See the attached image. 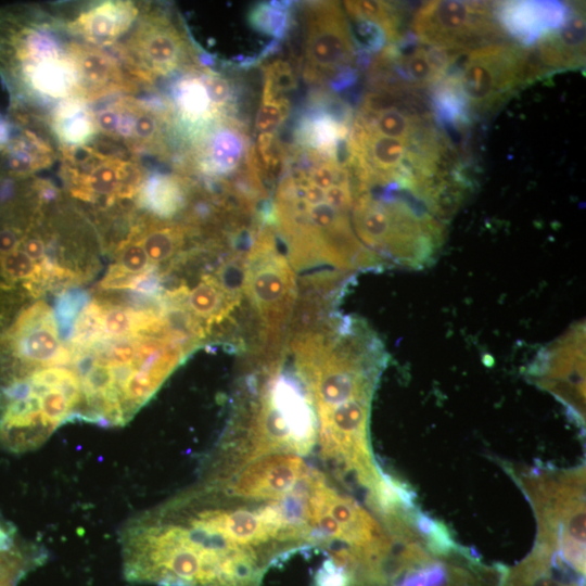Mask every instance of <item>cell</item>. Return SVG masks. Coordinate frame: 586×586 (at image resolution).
<instances>
[{
    "mask_svg": "<svg viewBox=\"0 0 586 586\" xmlns=\"http://www.w3.org/2000/svg\"><path fill=\"white\" fill-rule=\"evenodd\" d=\"M123 573L154 586H262L272 562L234 543L190 487L120 531Z\"/></svg>",
    "mask_w": 586,
    "mask_h": 586,
    "instance_id": "2",
    "label": "cell"
},
{
    "mask_svg": "<svg viewBox=\"0 0 586 586\" xmlns=\"http://www.w3.org/2000/svg\"><path fill=\"white\" fill-rule=\"evenodd\" d=\"M302 456L292 453L269 454L254 459L222 480H205L227 493L254 500H282L311 473Z\"/></svg>",
    "mask_w": 586,
    "mask_h": 586,
    "instance_id": "13",
    "label": "cell"
},
{
    "mask_svg": "<svg viewBox=\"0 0 586 586\" xmlns=\"http://www.w3.org/2000/svg\"><path fill=\"white\" fill-rule=\"evenodd\" d=\"M139 13L140 7L133 1H98L66 20V26L77 39L104 49L116 46L126 36Z\"/></svg>",
    "mask_w": 586,
    "mask_h": 586,
    "instance_id": "15",
    "label": "cell"
},
{
    "mask_svg": "<svg viewBox=\"0 0 586 586\" xmlns=\"http://www.w3.org/2000/svg\"><path fill=\"white\" fill-rule=\"evenodd\" d=\"M548 361L551 362L545 378L548 379L546 387L553 390L555 394L562 397L566 403L576 405L574 398L584 405V333L582 328L572 329L561 342L548 348ZM544 379V380H547ZM577 411V409H576Z\"/></svg>",
    "mask_w": 586,
    "mask_h": 586,
    "instance_id": "19",
    "label": "cell"
},
{
    "mask_svg": "<svg viewBox=\"0 0 586 586\" xmlns=\"http://www.w3.org/2000/svg\"><path fill=\"white\" fill-rule=\"evenodd\" d=\"M314 308L316 319L305 307L309 319L290 327L282 348L314 408L321 459L336 480L370 491L382 477L370 451L368 422L385 352L362 320L318 319V300Z\"/></svg>",
    "mask_w": 586,
    "mask_h": 586,
    "instance_id": "1",
    "label": "cell"
},
{
    "mask_svg": "<svg viewBox=\"0 0 586 586\" xmlns=\"http://www.w3.org/2000/svg\"><path fill=\"white\" fill-rule=\"evenodd\" d=\"M173 105L179 123L192 135L200 138L226 114L216 104L206 80V68L195 65L183 71L171 87Z\"/></svg>",
    "mask_w": 586,
    "mask_h": 586,
    "instance_id": "16",
    "label": "cell"
},
{
    "mask_svg": "<svg viewBox=\"0 0 586 586\" xmlns=\"http://www.w3.org/2000/svg\"><path fill=\"white\" fill-rule=\"evenodd\" d=\"M61 152L71 194L104 208L135 198L145 177L137 162L117 151L105 152L98 144L61 148Z\"/></svg>",
    "mask_w": 586,
    "mask_h": 586,
    "instance_id": "9",
    "label": "cell"
},
{
    "mask_svg": "<svg viewBox=\"0 0 586 586\" xmlns=\"http://www.w3.org/2000/svg\"><path fill=\"white\" fill-rule=\"evenodd\" d=\"M464 56L458 73L449 77L468 110L494 109L537 75L530 51L518 44L493 42L471 49Z\"/></svg>",
    "mask_w": 586,
    "mask_h": 586,
    "instance_id": "8",
    "label": "cell"
},
{
    "mask_svg": "<svg viewBox=\"0 0 586 586\" xmlns=\"http://www.w3.org/2000/svg\"><path fill=\"white\" fill-rule=\"evenodd\" d=\"M523 484L537 513V544L585 575L584 470L527 479Z\"/></svg>",
    "mask_w": 586,
    "mask_h": 586,
    "instance_id": "6",
    "label": "cell"
},
{
    "mask_svg": "<svg viewBox=\"0 0 586 586\" xmlns=\"http://www.w3.org/2000/svg\"><path fill=\"white\" fill-rule=\"evenodd\" d=\"M243 298L256 322L262 360L281 354L298 304L295 272L268 221L258 226L243 258Z\"/></svg>",
    "mask_w": 586,
    "mask_h": 586,
    "instance_id": "5",
    "label": "cell"
},
{
    "mask_svg": "<svg viewBox=\"0 0 586 586\" xmlns=\"http://www.w3.org/2000/svg\"><path fill=\"white\" fill-rule=\"evenodd\" d=\"M119 61L137 81L152 84L157 77L168 76L193 66V49L186 33L158 9L140 8V13L126 39L116 48Z\"/></svg>",
    "mask_w": 586,
    "mask_h": 586,
    "instance_id": "7",
    "label": "cell"
},
{
    "mask_svg": "<svg viewBox=\"0 0 586 586\" xmlns=\"http://www.w3.org/2000/svg\"><path fill=\"white\" fill-rule=\"evenodd\" d=\"M195 155L198 168L206 176H228L240 168L250 146L238 123L221 119L200 138Z\"/></svg>",
    "mask_w": 586,
    "mask_h": 586,
    "instance_id": "18",
    "label": "cell"
},
{
    "mask_svg": "<svg viewBox=\"0 0 586 586\" xmlns=\"http://www.w3.org/2000/svg\"><path fill=\"white\" fill-rule=\"evenodd\" d=\"M66 20L33 5L0 10V75L14 109L27 115L81 99L76 50Z\"/></svg>",
    "mask_w": 586,
    "mask_h": 586,
    "instance_id": "4",
    "label": "cell"
},
{
    "mask_svg": "<svg viewBox=\"0 0 586 586\" xmlns=\"http://www.w3.org/2000/svg\"><path fill=\"white\" fill-rule=\"evenodd\" d=\"M289 112L290 101L286 97L277 95L263 89L255 120V129L258 135H277Z\"/></svg>",
    "mask_w": 586,
    "mask_h": 586,
    "instance_id": "27",
    "label": "cell"
},
{
    "mask_svg": "<svg viewBox=\"0 0 586 586\" xmlns=\"http://www.w3.org/2000/svg\"><path fill=\"white\" fill-rule=\"evenodd\" d=\"M584 577L558 553L536 544L533 551L509 571L507 586H584Z\"/></svg>",
    "mask_w": 586,
    "mask_h": 586,
    "instance_id": "21",
    "label": "cell"
},
{
    "mask_svg": "<svg viewBox=\"0 0 586 586\" xmlns=\"http://www.w3.org/2000/svg\"><path fill=\"white\" fill-rule=\"evenodd\" d=\"M13 126L3 115L0 114V150L11 140Z\"/></svg>",
    "mask_w": 586,
    "mask_h": 586,
    "instance_id": "28",
    "label": "cell"
},
{
    "mask_svg": "<svg viewBox=\"0 0 586 586\" xmlns=\"http://www.w3.org/2000/svg\"><path fill=\"white\" fill-rule=\"evenodd\" d=\"M189 195L187 178L155 171L145 175L135 200L149 217L169 220L187 208Z\"/></svg>",
    "mask_w": 586,
    "mask_h": 586,
    "instance_id": "22",
    "label": "cell"
},
{
    "mask_svg": "<svg viewBox=\"0 0 586 586\" xmlns=\"http://www.w3.org/2000/svg\"><path fill=\"white\" fill-rule=\"evenodd\" d=\"M411 29L418 42L454 52L489 44L502 36L492 7L477 1H428L415 14Z\"/></svg>",
    "mask_w": 586,
    "mask_h": 586,
    "instance_id": "11",
    "label": "cell"
},
{
    "mask_svg": "<svg viewBox=\"0 0 586 586\" xmlns=\"http://www.w3.org/2000/svg\"><path fill=\"white\" fill-rule=\"evenodd\" d=\"M532 60L537 74L545 68L559 69L582 65L585 60L584 17L571 12L559 28L549 31L536 42Z\"/></svg>",
    "mask_w": 586,
    "mask_h": 586,
    "instance_id": "20",
    "label": "cell"
},
{
    "mask_svg": "<svg viewBox=\"0 0 586 586\" xmlns=\"http://www.w3.org/2000/svg\"><path fill=\"white\" fill-rule=\"evenodd\" d=\"M289 2H262L249 13V23L262 34L273 38H283L290 26Z\"/></svg>",
    "mask_w": 586,
    "mask_h": 586,
    "instance_id": "26",
    "label": "cell"
},
{
    "mask_svg": "<svg viewBox=\"0 0 586 586\" xmlns=\"http://www.w3.org/2000/svg\"><path fill=\"white\" fill-rule=\"evenodd\" d=\"M356 44L340 4L322 1L306 12L304 77L339 91L356 78Z\"/></svg>",
    "mask_w": 586,
    "mask_h": 586,
    "instance_id": "10",
    "label": "cell"
},
{
    "mask_svg": "<svg viewBox=\"0 0 586 586\" xmlns=\"http://www.w3.org/2000/svg\"><path fill=\"white\" fill-rule=\"evenodd\" d=\"M13 362L1 375L48 367H67L71 352L60 337L55 316L43 301L24 309L1 340Z\"/></svg>",
    "mask_w": 586,
    "mask_h": 586,
    "instance_id": "12",
    "label": "cell"
},
{
    "mask_svg": "<svg viewBox=\"0 0 586 586\" xmlns=\"http://www.w3.org/2000/svg\"><path fill=\"white\" fill-rule=\"evenodd\" d=\"M501 30L524 44H533L549 31L559 28L570 16L559 2L509 1L494 5Z\"/></svg>",
    "mask_w": 586,
    "mask_h": 586,
    "instance_id": "17",
    "label": "cell"
},
{
    "mask_svg": "<svg viewBox=\"0 0 586 586\" xmlns=\"http://www.w3.org/2000/svg\"><path fill=\"white\" fill-rule=\"evenodd\" d=\"M98 130L131 152L165 153L162 109L141 100L125 97L94 112Z\"/></svg>",
    "mask_w": 586,
    "mask_h": 586,
    "instance_id": "14",
    "label": "cell"
},
{
    "mask_svg": "<svg viewBox=\"0 0 586 586\" xmlns=\"http://www.w3.org/2000/svg\"><path fill=\"white\" fill-rule=\"evenodd\" d=\"M60 148L72 149L90 144L99 133L94 112L81 99L59 103L48 117Z\"/></svg>",
    "mask_w": 586,
    "mask_h": 586,
    "instance_id": "23",
    "label": "cell"
},
{
    "mask_svg": "<svg viewBox=\"0 0 586 586\" xmlns=\"http://www.w3.org/2000/svg\"><path fill=\"white\" fill-rule=\"evenodd\" d=\"M246 378L230 422L213 451L203 479L222 480L250 461L276 453L308 455L317 443L310 399L283 357L264 361Z\"/></svg>",
    "mask_w": 586,
    "mask_h": 586,
    "instance_id": "3",
    "label": "cell"
},
{
    "mask_svg": "<svg viewBox=\"0 0 586 586\" xmlns=\"http://www.w3.org/2000/svg\"><path fill=\"white\" fill-rule=\"evenodd\" d=\"M0 152V165L12 178H28L33 173L51 165L55 156L44 138L26 128L12 137Z\"/></svg>",
    "mask_w": 586,
    "mask_h": 586,
    "instance_id": "24",
    "label": "cell"
},
{
    "mask_svg": "<svg viewBox=\"0 0 586 586\" xmlns=\"http://www.w3.org/2000/svg\"><path fill=\"white\" fill-rule=\"evenodd\" d=\"M344 8L353 21H366L380 26L390 42L399 40L398 14L392 4L384 1H346Z\"/></svg>",
    "mask_w": 586,
    "mask_h": 586,
    "instance_id": "25",
    "label": "cell"
}]
</instances>
